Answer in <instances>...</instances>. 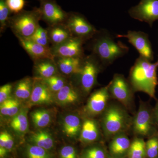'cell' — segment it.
Masks as SVG:
<instances>
[{"label": "cell", "mask_w": 158, "mask_h": 158, "mask_svg": "<svg viewBox=\"0 0 158 158\" xmlns=\"http://www.w3.org/2000/svg\"><path fill=\"white\" fill-rule=\"evenodd\" d=\"M34 69L37 78L45 79L57 74V65L55 59H44L34 61Z\"/></svg>", "instance_id": "cell-16"}, {"label": "cell", "mask_w": 158, "mask_h": 158, "mask_svg": "<svg viewBox=\"0 0 158 158\" xmlns=\"http://www.w3.org/2000/svg\"><path fill=\"white\" fill-rule=\"evenodd\" d=\"M60 158H76L75 149L71 146H65L60 151Z\"/></svg>", "instance_id": "cell-36"}, {"label": "cell", "mask_w": 158, "mask_h": 158, "mask_svg": "<svg viewBox=\"0 0 158 158\" xmlns=\"http://www.w3.org/2000/svg\"><path fill=\"white\" fill-rule=\"evenodd\" d=\"M27 112L26 109L21 110L17 115L13 117L10 123L11 128L18 134H24L28 129Z\"/></svg>", "instance_id": "cell-24"}, {"label": "cell", "mask_w": 158, "mask_h": 158, "mask_svg": "<svg viewBox=\"0 0 158 158\" xmlns=\"http://www.w3.org/2000/svg\"><path fill=\"white\" fill-rule=\"evenodd\" d=\"M12 86L11 84H6L0 88V103L10 98Z\"/></svg>", "instance_id": "cell-35"}, {"label": "cell", "mask_w": 158, "mask_h": 158, "mask_svg": "<svg viewBox=\"0 0 158 158\" xmlns=\"http://www.w3.org/2000/svg\"><path fill=\"white\" fill-rule=\"evenodd\" d=\"M27 39L40 45L49 47V45L50 41L49 37L48 31V30L44 29L40 26H39L36 31L31 37Z\"/></svg>", "instance_id": "cell-29"}, {"label": "cell", "mask_w": 158, "mask_h": 158, "mask_svg": "<svg viewBox=\"0 0 158 158\" xmlns=\"http://www.w3.org/2000/svg\"><path fill=\"white\" fill-rule=\"evenodd\" d=\"M10 13L6 0H0V29L1 33L4 32L6 28L9 27Z\"/></svg>", "instance_id": "cell-30"}, {"label": "cell", "mask_w": 158, "mask_h": 158, "mask_svg": "<svg viewBox=\"0 0 158 158\" xmlns=\"http://www.w3.org/2000/svg\"><path fill=\"white\" fill-rule=\"evenodd\" d=\"M80 118L75 115H69L65 116L62 123V129L64 133L69 137H75L81 130Z\"/></svg>", "instance_id": "cell-20"}, {"label": "cell", "mask_w": 158, "mask_h": 158, "mask_svg": "<svg viewBox=\"0 0 158 158\" xmlns=\"http://www.w3.org/2000/svg\"><path fill=\"white\" fill-rule=\"evenodd\" d=\"M14 145V139L8 132L6 131V145L5 148L8 151H11Z\"/></svg>", "instance_id": "cell-38"}, {"label": "cell", "mask_w": 158, "mask_h": 158, "mask_svg": "<svg viewBox=\"0 0 158 158\" xmlns=\"http://www.w3.org/2000/svg\"><path fill=\"white\" fill-rule=\"evenodd\" d=\"M41 20L39 8H34L31 11L23 10L10 17L9 27L17 38L31 37L39 27Z\"/></svg>", "instance_id": "cell-3"}, {"label": "cell", "mask_w": 158, "mask_h": 158, "mask_svg": "<svg viewBox=\"0 0 158 158\" xmlns=\"http://www.w3.org/2000/svg\"><path fill=\"white\" fill-rule=\"evenodd\" d=\"M20 104L18 101L9 98L1 104L0 112L3 116L14 117L19 113Z\"/></svg>", "instance_id": "cell-26"}, {"label": "cell", "mask_w": 158, "mask_h": 158, "mask_svg": "<svg viewBox=\"0 0 158 158\" xmlns=\"http://www.w3.org/2000/svg\"><path fill=\"white\" fill-rule=\"evenodd\" d=\"M52 91L42 79L35 78L30 101L32 104H48L53 102Z\"/></svg>", "instance_id": "cell-13"}, {"label": "cell", "mask_w": 158, "mask_h": 158, "mask_svg": "<svg viewBox=\"0 0 158 158\" xmlns=\"http://www.w3.org/2000/svg\"><path fill=\"white\" fill-rule=\"evenodd\" d=\"M98 131L97 126L93 120H85L81 129L80 139L85 143L93 142L98 138Z\"/></svg>", "instance_id": "cell-19"}, {"label": "cell", "mask_w": 158, "mask_h": 158, "mask_svg": "<svg viewBox=\"0 0 158 158\" xmlns=\"http://www.w3.org/2000/svg\"><path fill=\"white\" fill-rule=\"evenodd\" d=\"M109 84L94 92L90 96L86 110L91 115H97L104 110L109 97Z\"/></svg>", "instance_id": "cell-14"}, {"label": "cell", "mask_w": 158, "mask_h": 158, "mask_svg": "<svg viewBox=\"0 0 158 158\" xmlns=\"http://www.w3.org/2000/svg\"><path fill=\"white\" fill-rule=\"evenodd\" d=\"M65 24L73 37L81 38L85 42L91 39L98 31L85 16L77 12L69 13Z\"/></svg>", "instance_id": "cell-4"}, {"label": "cell", "mask_w": 158, "mask_h": 158, "mask_svg": "<svg viewBox=\"0 0 158 158\" xmlns=\"http://www.w3.org/2000/svg\"><path fill=\"white\" fill-rule=\"evenodd\" d=\"M48 150L36 145H28L26 148L27 158H52Z\"/></svg>", "instance_id": "cell-31"}, {"label": "cell", "mask_w": 158, "mask_h": 158, "mask_svg": "<svg viewBox=\"0 0 158 158\" xmlns=\"http://www.w3.org/2000/svg\"><path fill=\"white\" fill-rule=\"evenodd\" d=\"M101 65L91 55L83 59L80 76V84L82 90L89 93L96 83L97 77Z\"/></svg>", "instance_id": "cell-5"}, {"label": "cell", "mask_w": 158, "mask_h": 158, "mask_svg": "<svg viewBox=\"0 0 158 158\" xmlns=\"http://www.w3.org/2000/svg\"><path fill=\"white\" fill-rule=\"evenodd\" d=\"M42 80L48 86L52 92L57 93L66 85L65 79L57 74L48 78Z\"/></svg>", "instance_id": "cell-32"}, {"label": "cell", "mask_w": 158, "mask_h": 158, "mask_svg": "<svg viewBox=\"0 0 158 158\" xmlns=\"http://www.w3.org/2000/svg\"><path fill=\"white\" fill-rule=\"evenodd\" d=\"M134 130L136 133L141 135H146L151 128V117L149 113L141 109L138 112L134 121Z\"/></svg>", "instance_id": "cell-18"}, {"label": "cell", "mask_w": 158, "mask_h": 158, "mask_svg": "<svg viewBox=\"0 0 158 158\" xmlns=\"http://www.w3.org/2000/svg\"><path fill=\"white\" fill-rule=\"evenodd\" d=\"M146 153L148 157H156L158 154V140L153 138L150 139L146 144Z\"/></svg>", "instance_id": "cell-33"}, {"label": "cell", "mask_w": 158, "mask_h": 158, "mask_svg": "<svg viewBox=\"0 0 158 158\" xmlns=\"http://www.w3.org/2000/svg\"><path fill=\"white\" fill-rule=\"evenodd\" d=\"M41 20L49 26L65 23L69 13L65 12L57 4L56 0H38Z\"/></svg>", "instance_id": "cell-6"}, {"label": "cell", "mask_w": 158, "mask_h": 158, "mask_svg": "<svg viewBox=\"0 0 158 158\" xmlns=\"http://www.w3.org/2000/svg\"><path fill=\"white\" fill-rule=\"evenodd\" d=\"M6 145V131L0 134V147L5 148Z\"/></svg>", "instance_id": "cell-39"}, {"label": "cell", "mask_w": 158, "mask_h": 158, "mask_svg": "<svg viewBox=\"0 0 158 158\" xmlns=\"http://www.w3.org/2000/svg\"><path fill=\"white\" fill-rule=\"evenodd\" d=\"M83 58L55 57V59L60 71L66 75H70L80 73Z\"/></svg>", "instance_id": "cell-15"}, {"label": "cell", "mask_w": 158, "mask_h": 158, "mask_svg": "<svg viewBox=\"0 0 158 158\" xmlns=\"http://www.w3.org/2000/svg\"><path fill=\"white\" fill-rule=\"evenodd\" d=\"M48 31L52 46L59 45L73 37L65 23L50 26Z\"/></svg>", "instance_id": "cell-17"}, {"label": "cell", "mask_w": 158, "mask_h": 158, "mask_svg": "<svg viewBox=\"0 0 158 158\" xmlns=\"http://www.w3.org/2000/svg\"><path fill=\"white\" fill-rule=\"evenodd\" d=\"M116 38H125L138 51L140 56L150 61L153 59V53L148 35L142 31H129L126 34H117Z\"/></svg>", "instance_id": "cell-9"}, {"label": "cell", "mask_w": 158, "mask_h": 158, "mask_svg": "<svg viewBox=\"0 0 158 158\" xmlns=\"http://www.w3.org/2000/svg\"><path fill=\"white\" fill-rule=\"evenodd\" d=\"M18 38L21 45L34 61L44 59H55L50 48L40 45L27 38Z\"/></svg>", "instance_id": "cell-12"}, {"label": "cell", "mask_w": 158, "mask_h": 158, "mask_svg": "<svg viewBox=\"0 0 158 158\" xmlns=\"http://www.w3.org/2000/svg\"><path fill=\"white\" fill-rule=\"evenodd\" d=\"M130 145V140L127 137L125 136H118L112 141L110 145V149L114 154H122L129 148Z\"/></svg>", "instance_id": "cell-27"}, {"label": "cell", "mask_w": 158, "mask_h": 158, "mask_svg": "<svg viewBox=\"0 0 158 158\" xmlns=\"http://www.w3.org/2000/svg\"><path fill=\"white\" fill-rule=\"evenodd\" d=\"M34 79L26 77L18 82L15 88V95L20 99L26 100L31 97Z\"/></svg>", "instance_id": "cell-21"}, {"label": "cell", "mask_w": 158, "mask_h": 158, "mask_svg": "<svg viewBox=\"0 0 158 158\" xmlns=\"http://www.w3.org/2000/svg\"><path fill=\"white\" fill-rule=\"evenodd\" d=\"M56 99L62 105L70 104L77 101L79 96L76 89L71 85H65L56 93Z\"/></svg>", "instance_id": "cell-23"}, {"label": "cell", "mask_w": 158, "mask_h": 158, "mask_svg": "<svg viewBox=\"0 0 158 158\" xmlns=\"http://www.w3.org/2000/svg\"><path fill=\"white\" fill-rule=\"evenodd\" d=\"M9 152L6 149V148L0 147V157L1 158H3L7 155Z\"/></svg>", "instance_id": "cell-40"}, {"label": "cell", "mask_w": 158, "mask_h": 158, "mask_svg": "<svg viewBox=\"0 0 158 158\" xmlns=\"http://www.w3.org/2000/svg\"><path fill=\"white\" fill-rule=\"evenodd\" d=\"M146 153V144L142 139H135L131 144L129 151L130 158H144Z\"/></svg>", "instance_id": "cell-28"}, {"label": "cell", "mask_w": 158, "mask_h": 158, "mask_svg": "<svg viewBox=\"0 0 158 158\" xmlns=\"http://www.w3.org/2000/svg\"><path fill=\"white\" fill-rule=\"evenodd\" d=\"M85 41L78 37H70L59 45L52 46L51 52L55 57L83 58L85 56L83 45Z\"/></svg>", "instance_id": "cell-8"}, {"label": "cell", "mask_w": 158, "mask_h": 158, "mask_svg": "<svg viewBox=\"0 0 158 158\" xmlns=\"http://www.w3.org/2000/svg\"><path fill=\"white\" fill-rule=\"evenodd\" d=\"M31 116L34 126L37 128L46 127L50 123L51 115L47 110H36L31 113Z\"/></svg>", "instance_id": "cell-25"}, {"label": "cell", "mask_w": 158, "mask_h": 158, "mask_svg": "<svg viewBox=\"0 0 158 158\" xmlns=\"http://www.w3.org/2000/svg\"><path fill=\"white\" fill-rule=\"evenodd\" d=\"M103 125L105 131L108 135H113L119 132L125 125L124 114L118 108H110L105 113Z\"/></svg>", "instance_id": "cell-10"}, {"label": "cell", "mask_w": 158, "mask_h": 158, "mask_svg": "<svg viewBox=\"0 0 158 158\" xmlns=\"http://www.w3.org/2000/svg\"><path fill=\"white\" fill-rule=\"evenodd\" d=\"M128 13L133 19L151 25L158 19V0H141L129 9Z\"/></svg>", "instance_id": "cell-7"}, {"label": "cell", "mask_w": 158, "mask_h": 158, "mask_svg": "<svg viewBox=\"0 0 158 158\" xmlns=\"http://www.w3.org/2000/svg\"><path fill=\"white\" fill-rule=\"evenodd\" d=\"M7 5L11 13L18 14L23 11L25 6V0H6Z\"/></svg>", "instance_id": "cell-34"}, {"label": "cell", "mask_w": 158, "mask_h": 158, "mask_svg": "<svg viewBox=\"0 0 158 158\" xmlns=\"http://www.w3.org/2000/svg\"><path fill=\"white\" fill-rule=\"evenodd\" d=\"M30 141L47 150L52 149L54 146L52 137L46 131H38L33 133L30 137Z\"/></svg>", "instance_id": "cell-22"}, {"label": "cell", "mask_w": 158, "mask_h": 158, "mask_svg": "<svg viewBox=\"0 0 158 158\" xmlns=\"http://www.w3.org/2000/svg\"><path fill=\"white\" fill-rule=\"evenodd\" d=\"M90 40L89 48L91 55L102 67L111 65L128 52L129 48L120 41L116 40L106 29L98 31Z\"/></svg>", "instance_id": "cell-1"}, {"label": "cell", "mask_w": 158, "mask_h": 158, "mask_svg": "<svg viewBox=\"0 0 158 158\" xmlns=\"http://www.w3.org/2000/svg\"><path fill=\"white\" fill-rule=\"evenodd\" d=\"M85 156L86 158H106L103 151L96 148L88 150Z\"/></svg>", "instance_id": "cell-37"}, {"label": "cell", "mask_w": 158, "mask_h": 158, "mask_svg": "<svg viewBox=\"0 0 158 158\" xmlns=\"http://www.w3.org/2000/svg\"><path fill=\"white\" fill-rule=\"evenodd\" d=\"M158 61L152 63L139 56L136 59L130 73V82L134 90L142 91L154 98L158 85L156 69Z\"/></svg>", "instance_id": "cell-2"}, {"label": "cell", "mask_w": 158, "mask_h": 158, "mask_svg": "<svg viewBox=\"0 0 158 158\" xmlns=\"http://www.w3.org/2000/svg\"></svg>", "instance_id": "cell-41"}, {"label": "cell", "mask_w": 158, "mask_h": 158, "mask_svg": "<svg viewBox=\"0 0 158 158\" xmlns=\"http://www.w3.org/2000/svg\"><path fill=\"white\" fill-rule=\"evenodd\" d=\"M109 91L118 100L126 104L131 97V88L124 77L116 74L109 84Z\"/></svg>", "instance_id": "cell-11"}]
</instances>
